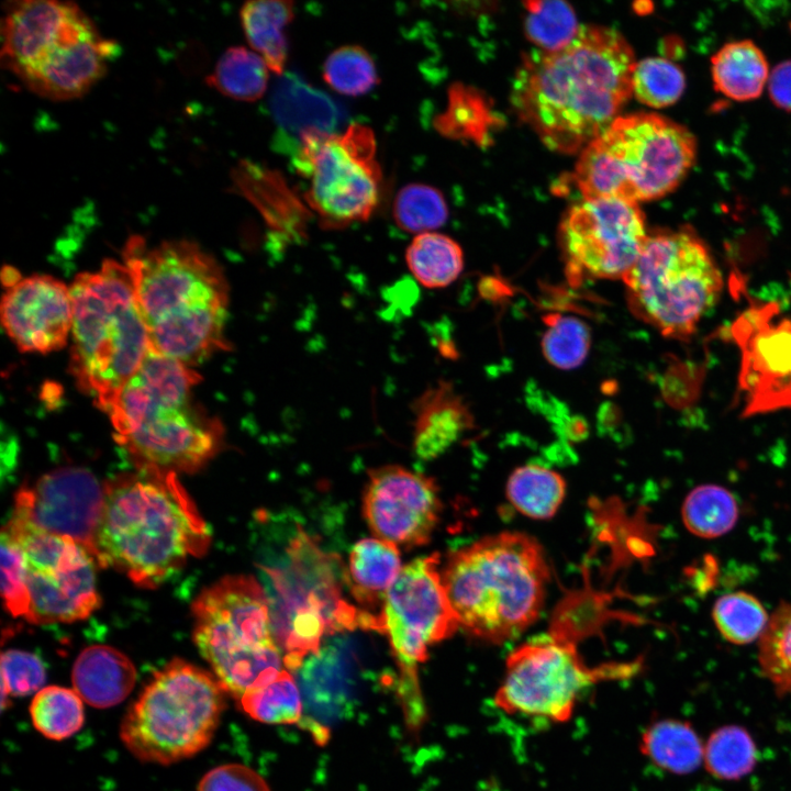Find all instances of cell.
<instances>
[{
	"label": "cell",
	"instance_id": "cell-3",
	"mask_svg": "<svg viewBox=\"0 0 791 791\" xmlns=\"http://www.w3.org/2000/svg\"><path fill=\"white\" fill-rule=\"evenodd\" d=\"M123 259L154 352L192 367L229 349V285L212 256L190 241L148 248L133 236Z\"/></svg>",
	"mask_w": 791,
	"mask_h": 791
},
{
	"label": "cell",
	"instance_id": "cell-1",
	"mask_svg": "<svg viewBox=\"0 0 791 791\" xmlns=\"http://www.w3.org/2000/svg\"><path fill=\"white\" fill-rule=\"evenodd\" d=\"M634 53L613 27L580 26L556 52L526 56L512 102L550 149L573 154L600 136L633 93Z\"/></svg>",
	"mask_w": 791,
	"mask_h": 791
},
{
	"label": "cell",
	"instance_id": "cell-2",
	"mask_svg": "<svg viewBox=\"0 0 791 791\" xmlns=\"http://www.w3.org/2000/svg\"><path fill=\"white\" fill-rule=\"evenodd\" d=\"M103 486L94 558L155 588L209 548L211 534L176 472L136 467Z\"/></svg>",
	"mask_w": 791,
	"mask_h": 791
},
{
	"label": "cell",
	"instance_id": "cell-16",
	"mask_svg": "<svg viewBox=\"0 0 791 791\" xmlns=\"http://www.w3.org/2000/svg\"><path fill=\"white\" fill-rule=\"evenodd\" d=\"M647 236L636 202L598 199L573 205L559 227L569 281L579 285L587 279H623Z\"/></svg>",
	"mask_w": 791,
	"mask_h": 791
},
{
	"label": "cell",
	"instance_id": "cell-11",
	"mask_svg": "<svg viewBox=\"0 0 791 791\" xmlns=\"http://www.w3.org/2000/svg\"><path fill=\"white\" fill-rule=\"evenodd\" d=\"M215 676L182 659L156 671L126 711L120 737L144 762L170 765L202 751L225 709Z\"/></svg>",
	"mask_w": 791,
	"mask_h": 791
},
{
	"label": "cell",
	"instance_id": "cell-24",
	"mask_svg": "<svg viewBox=\"0 0 791 791\" xmlns=\"http://www.w3.org/2000/svg\"><path fill=\"white\" fill-rule=\"evenodd\" d=\"M74 690L83 702L105 709L121 703L132 691L136 670L120 650L107 645L85 648L71 671Z\"/></svg>",
	"mask_w": 791,
	"mask_h": 791
},
{
	"label": "cell",
	"instance_id": "cell-43",
	"mask_svg": "<svg viewBox=\"0 0 791 791\" xmlns=\"http://www.w3.org/2000/svg\"><path fill=\"white\" fill-rule=\"evenodd\" d=\"M1 593L4 606L14 617L26 620L30 597L26 586L23 554L15 539L2 528L1 532Z\"/></svg>",
	"mask_w": 791,
	"mask_h": 791
},
{
	"label": "cell",
	"instance_id": "cell-35",
	"mask_svg": "<svg viewBox=\"0 0 791 791\" xmlns=\"http://www.w3.org/2000/svg\"><path fill=\"white\" fill-rule=\"evenodd\" d=\"M758 662L776 693L791 699V603L782 602L758 640Z\"/></svg>",
	"mask_w": 791,
	"mask_h": 791
},
{
	"label": "cell",
	"instance_id": "cell-19",
	"mask_svg": "<svg viewBox=\"0 0 791 791\" xmlns=\"http://www.w3.org/2000/svg\"><path fill=\"white\" fill-rule=\"evenodd\" d=\"M442 511L434 480L397 465L369 470L363 514L377 538L414 548L430 542Z\"/></svg>",
	"mask_w": 791,
	"mask_h": 791
},
{
	"label": "cell",
	"instance_id": "cell-26",
	"mask_svg": "<svg viewBox=\"0 0 791 791\" xmlns=\"http://www.w3.org/2000/svg\"><path fill=\"white\" fill-rule=\"evenodd\" d=\"M271 110L282 129L299 135L310 130L333 132L339 119L333 100L292 75L285 76L275 88Z\"/></svg>",
	"mask_w": 791,
	"mask_h": 791
},
{
	"label": "cell",
	"instance_id": "cell-7",
	"mask_svg": "<svg viewBox=\"0 0 791 791\" xmlns=\"http://www.w3.org/2000/svg\"><path fill=\"white\" fill-rule=\"evenodd\" d=\"M70 289V372L105 411L151 349L148 333L124 264L107 259L79 274Z\"/></svg>",
	"mask_w": 791,
	"mask_h": 791
},
{
	"label": "cell",
	"instance_id": "cell-38",
	"mask_svg": "<svg viewBox=\"0 0 791 791\" xmlns=\"http://www.w3.org/2000/svg\"><path fill=\"white\" fill-rule=\"evenodd\" d=\"M525 32L527 38L543 52L566 47L577 35L580 25L572 8L564 1H527Z\"/></svg>",
	"mask_w": 791,
	"mask_h": 791
},
{
	"label": "cell",
	"instance_id": "cell-28",
	"mask_svg": "<svg viewBox=\"0 0 791 791\" xmlns=\"http://www.w3.org/2000/svg\"><path fill=\"white\" fill-rule=\"evenodd\" d=\"M639 749L658 768L688 775L700 767L704 744L689 722L665 718L643 732Z\"/></svg>",
	"mask_w": 791,
	"mask_h": 791
},
{
	"label": "cell",
	"instance_id": "cell-14",
	"mask_svg": "<svg viewBox=\"0 0 791 791\" xmlns=\"http://www.w3.org/2000/svg\"><path fill=\"white\" fill-rule=\"evenodd\" d=\"M635 670L634 664L589 667L573 640L558 633L542 635L508 656L494 704L508 714L561 723L571 717L579 695L588 687L632 676Z\"/></svg>",
	"mask_w": 791,
	"mask_h": 791
},
{
	"label": "cell",
	"instance_id": "cell-37",
	"mask_svg": "<svg viewBox=\"0 0 791 791\" xmlns=\"http://www.w3.org/2000/svg\"><path fill=\"white\" fill-rule=\"evenodd\" d=\"M712 617L722 637L736 645L759 640L769 622L760 601L744 591L727 593L717 599L713 605Z\"/></svg>",
	"mask_w": 791,
	"mask_h": 791
},
{
	"label": "cell",
	"instance_id": "cell-10",
	"mask_svg": "<svg viewBox=\"0 0 791 791\" xmlns=\"http://www.w3.org/2000/svg\"><path fill=\"white\" fill-rule=\"evenodd\" d=\"M193 640L224 690L236 699L277 677L276 643L265 589L252 576H226L194 600Z\"/></svg>",
	"mask_w": 791,
	"mask_h": 791
},
{
	"label": "cell",
	"instance_id": "cell-13",
	"mask_svg": "<svg viewBox=\"0 0 791 791\" xmlns=\"http://www.w3.org/2000/svg\"><path fill=\"white\" fill-rule=\"evenodd\" d=\"M294 166L309 181L304 198L324 229L367 221L380 202L382 170L368 125L355 122L342 133H301Z\"/></svg>",
	"mask_w": 791,
	"mask_h": 791
},
{
	"label": "cell",
	"instance_id": "cell-33",
	"mask_svg": "<svg viewBox=\"0 0 791 791\" xmlns=\"http://www.w3.org/2000/svg\"><path fill=\"white\" fill-rule=\"evenodd\" d=\"M756 762V744L739 725H725L713 731L704 744V767L717 779L738 780L750 773Z\"/></svg>",
	"mask_w": 791,
	"mask_h": 791
},
{
	"label": "cell",
	"instance_id": "cell-12",
	"mask_svg": "<svg viewBox=\"0 0 791 791\" xmlns=\"http://www.w3.org/2000/svg\"><path fill=\"white\" fill-rule=\"evenodd\" d=\"M622 280L632 312L675 339L695 333L723 289L722 272L709 247L687 227L648 234Z\"/></svg>",
	"mask_w": 791,
	"mask_h": 791
},
{
	"label": "cell",
	"instance_id": "cell-5",
	"mask_svg": "<svg viewBox=\"0 0 791 791\" xmlns=\"http://www.w3.org/2000/svg\"><path fill=\"white\" fill-rule=\"evenodd\" d=\"M442 579L459 626L494 644L517 637L536 621L549 569L534 538L503 532L452 553Z\"/></svg>",
	"mask_w": 791,
	"mask_h": 791
},
{
	"label": "cell",
	"instance_id": "cell-25",
	"mask_svg": "<svg viewBox=\"0 0 791 791\" xmlns=\"http://www.w3.org/2000/svg\"><path fill=\"white\" fill-rule=\"evenodd\" d=\"M711 74L714 88L735 101L758 98L770 75L762 51L749 40L723 45L711 59Z\"/></svg>",
	"mask_w": 791,
	"mask_h": 791
},
{
	"label": "cell",
	"instance_id": "cell-45",
	"mask_svg": "<svg viewBox=\"0 0 791 791\" xmlns=\"http://www.w3.org/2000/svg\"><path fill=\"white\" fill-rule=\"evenodd\" d=\"M198 791H270L265 779L249 767L226 764L208 771L198 783Z\"/></svg>",
	"mask_w": 791,
	"mask_h": 791
},
{
	"label": "cell",
	"instance_id": "cell-4",
	"mask_svg": "<svg viewBox=\"0 0 791 791\" xmlns=\"http://www.w3.org/2000/svg\"><path fill=\"white\" fill-rule=\"evenodd\" d=\"M201 377L152 348L109 408L115 441L136 467L194 472L221 449L224 428L194 401Z\"/></svg>",
	"mask_w": 791,
	"mask_h": 791
},
{
	"label": "cell",
	"instance_id": "cell-23",
	"mask_svg": "<svg viewBox=\"0 0 791 791\" xmlns=\"http://www.w3.org/2000/svg\"><path fill=\"white\" fill-rule=\"evenodd\" d=\"M401 569L398 547L386 541L364 538L350 550L346 582L364 615L366 630L382 633L386 595Z\"/></svg>",
	"mask_w": 791,
	"mask_h": 791
},
{
	"label": "cell",
	"instance_id": "cell-34",
	"mask_svg": "<svg viewBox=\"0 0 791 791\" xmlns=\"http://www.w3.org/2000/svg\"><path fill=\"white\" fill-rule=\"evenodd\" d=\"M83 701L74 690L59 686L43 687L30 704V716L37 732L62 740L78 732L85 721Z\"/></svg>",
	"mask_w": 791,
	"mask_h": 791
},
{
	"label": "cell",
	"instance_id": "cell-21",
	"mask_svg": "<svg viewBox=\"0 0 791 791\" xmlns=\"http://www.w3.org/2000/svg\"><path fill=\"white\" fill-rule=\"evenodd\" d=\"M1 321L21 352L57 350L71 331L70 289L46 275L20 278L2 297Z\"/></svg>",
	"mask_w": 791,
	"mask_h": 791
},
{
	"label": "cell",
	"instance_id": "cell-29",
	"mask_svg": "<svg viewBox=\"0 0 791 791\" xmlns=\"http://www.w3.org/2000/svg\"><path fill=\"white\" fill-rule=\"evenodd\" d=\"M405 263L414 279L425 288L452 285L464 269V253L452 237L426 232L413 237L405 249Z\"/></svg>",
	"mask_w": 791,
	"mask_h": 791
},
{
	"label": "cell",
	"instance_id": "cell-30",
	"mask_svg": "<svg viewBox=\"0 0 791 791\" xmlns=\"http://www.w3.org/2000/svg\"><path fill=\"white\" fill-rule=\"evenodd\" d=\"M268 71L267 64L256 52L233 46L220 57L207 82L223 96L239 101H256L267 89Z\"/></svg>",
	"mask_w": 791,
	"mask_h": 791
},
{
	"label": "cell",
	"instance_id": "cell-6",
	"mask_svg": "<svg viewBox=\"0 0 791 791\" xmlns=\"http://www.w3.org/2000/svg\"><path fill=\"white\" fill-rule=\"evenodd\" d=\"M1 37L2 66L31 91L52 100L86 93L118 53V45L103 38L71 2H8Z\"/></svg>",
	"mask_w": 791,
	"mask_h": 791
},
{
	"label": "cell",
	"instance_id": "cell-46",
	"mask_svg": "<svg viewBox=\"0 0 791 791\" xmlns=\"http://www.w3.org/2000/svg\"><path fill=\"white\" fill-rule=\"evenodd\" d=\"M768 91L772 102L791 111V60L777 65L768 78Z\"/></svg>",
	"mask_w": 791,
	"mask_h": 791
},
{
	"label": "cell",
	"instance_id": "cell-8",
	"mask_svg": "<svg viewBox=\"0 0 791 791\" xmlns=\"http://www.w3.org/2000/svg\"><path fill=\"white\" fill-rule=\"evenodd\" d=\"M695 156L686 126L656 113L619 115L581 151L573 180L584 200L650 201L673 191Z\"/></svg>",
	"mask_w": 791,
	"mask_h": 791
},
{
	"label": "cell",
	"instance_id": "cell-39",
	"mask_svg": "<svg viewBox=\"0 0 791 791\" xmlns=\"http://www.w3.org/2000/svg\"><path fill=\"white\" fill-rule=\"evenodd\" d=\"M392 214L401 230L417 235L442 226L447 220L448 208L436 188L410 183L399 190Z\"/></svg>",
	"mask_w": 791,
	"mask_h": 791
},
{
	"label": "cell",
	"instance_id": "cell-20",
	"mask_svg": "<svg viewBox=\"0 0 791 791\" xmlns=\"http://www.w3.org/2000/svg\"><path fill=\"white\" fill-rule=\"evenodd\" d=\"M103 504V487L88 470L66 467L22 488L13 513L37 528L75 541L94 557L96 532Z\"/></svg>",
	"mask_w": 791,
	"mask_h": 791
},
{
	"label": "cell",
	"instance_id": "cell-27",
	"mask_svg": "<svg viewBox=\"0 0 791 791\" xmlns=\"http://www.w3.org/2000/svg\"><path fill=\"white\" fill-rule=\"evenodd\" d=\"M239 16L252 49L261 56L269 70L281 75L288 58L285 30L294 16L293 2L248 1L242 7Z\"/></svg>",
	"mask_w": 791,
	"mask_h": 791
},
{
	"label": "cell",
	"instance_id": "cell-15",
	"mask_svg": "<svg viewBox=\"0 0 791 791\" xmlns=\"http://www.w3.org/2000/svg\"><path fill=\"white\" fill-rule=\"evenodd\" d=\"M20 546L30 597L26 621L70 623L88 617L100 604L96 558L73 539L44 532L12 514L3 526Z\"/></svg>",
	"mask_w": 791,
	"mask_h": 791
},
{
	"label": "cell",
	"instance_id": "cell-17",
	"mask_svg": "<svg viewBox=\"0 0 791 791\" xmlns=\"http://www.w3.org/2000/svg\"><path fill=\"white\" fill-rule=\"evenodd\" d=\"M382 633L404 678L416 680V667L427 658L428 648L450 637L459 627L448 601L439 570V557H420L402 567L387 592Z\"/></svg>",
	"mask_w": 791,
	"mask_h": 791
},
{
	"label": "cell",
	"instance_id": "cell-32",
	"mask_svg": "<svg viewBox=\"0 0 791 791\" xmlns=\"http://www.w3.org/2000/svg\"><path fill=\"white\" fill-rule=\"evenodd\" d=\"M681 515L690 533L703 538H715L735 526L738 505L727 489L717 484H701L687 495Z\"/></svg>",
	"mask_w": 791,
	"mask_h": 791
},
{
	"label": "cell",
	"instance_id": "cell-42",
	"mask_svg": "<svg viewBox=\"0 0 791 791\" xmlns=\"http://www.w3.org/2000/svg\"><path fill=\"white\" fill-rule=\"evenodd\" d=\"M633 93L644 104L666 108L676 103L686 88V77L679 66L662 57L636 62Z\"/></svg>",
	"mask_w": 791,
	"mask_h": 791
},
{
	"label": "cell",
	"instance_id": "cell-41",
	"mask_svg": "<svg viewBox=\"0 0 791 791\" xmlns=\"http://www.w3.org/2000/svg\"><path fill=\"white\" fill-rule=\"evenodd\" d=\"M546 330L542 349L546 360L558 369H573L587 358L591 334L578 317L550 314L545 317Z\"/></svg>",
	"mask_w": 791,
	"mask_h": 791
},
{
	"label": "cell",
	"instance_id": "cell-18",
	"mask_svg": "<svg viewBox=\"0 0 791 791\" xmlns=\"http://www.w3.org/2000/svg\"><path fill=\"white\" fill-rule=\"evenodd\" d=\"M778 314L776 303L755 304L731 326L744 416L791 410V317Z\"/></svg>",
	"mask_w": 791,
	"mask_h": 791
},
{
	"label": "cell",
	"instance_id": "cell-31",
	"mask_svg": "<svg viewBox=\"0 0 791 791\" xmlns=\"http://www.w3.org/2000/svg\"><path fill=\"white\" fill-rule=\"evenodd\" d=\"M566 484L556 471L538 465L516 468L508 481V497L524 515L549 519L560 506Z\"/></svg>",
	"mask_w": 791,
	"mask_h": 791
},
{
	"label": "cell",
	"instance_id": "cell-9",
	"mask_svg": "<svg viewBox=\"0 0 791 791\" xmlns=\"http://www.w3.org/2000/svg\"><path fill=\"white\" fill-rule=\"evenodd\" d=\"M272 633L286 669L316 654L325 635L365 628L359 609L343 598L346 572L304 531L286 547L280 562L261 567Z\"/></svg>",
	"mask_w": 791,
	"mask_h": 791
},
{
	"label": "cell",
	"instance_id": "cell-40",
	"mask_svg": "<svg viewBox=\"0 0 791 791\" xmlns=\"http://www.w3.org/2000/svg\"><path fill=\"white\" fill-rule=\"evenodd\" d=\"M323 79L336 92L348 97L363 96L379 81L372 57L359 45L334 49L323 64Z\"/></svg>",
	"mask_w": 791,
	"mask_h": 791
},
{
	"label": "cell",
	"instance_id": "cell-44",
	"mask_svg": "<svg viewBox=\"0 0 791 791\" xmlns=\"http://www.w3.org/2000/svg\"><path fill=\"white\" fill-rule=\"evenodd\" d=\"M45 681V668L32 653L9 649L1 656L2 702L5 695L35 694Z\"/></svg>",
	"mask_w": 791,
	"mask_h": 791
},
{
	"label": "cell",
	"instance_id": "cell-22",
	"mask_svg": "<svg viewBox=\"0 0 791 791\" xmlns=\"http://www.w3.org/2000/svg\"><path fill=\"white\" fill-rule=\"evenodd\" d=\"M413 450L422 460L445 453L474 426V417L461 397L446 381L425 389L412 402Z\"/></svg>",
	"mask_w": 791,
	"mask_h": 791
},
{
	"label": "cell",
	"instance_id": "cell-36",
	"mask_svg": "<svg viewBox=\"0 0 791 791\" xmlns=\"http://www.w3.org/2000/svg\"><path fill=\"white\" fill-rule=\"evenodd\" d=\"M241 706L252 718L267 724H292L300 720L302 703L288 669L272 680L244 693Z\"/></svg>",
	"mask_w": 791,
	"mask_h": 791
}]
</instances>
